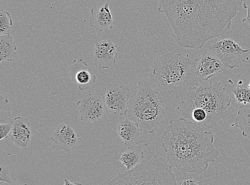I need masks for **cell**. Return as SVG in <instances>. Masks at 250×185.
<instances>
[{"label": "cell", "mask_w": 250, "mask_h": 185, "mask_svg": "<svg viewBox=\"0 0 250 185\" xmlns=\"http://www.w3.org/2000/svg\"><path fill=\"white\" fill-rule=\"evenodd\" d=\"M243 6L247 10V16L242 21V25L246 30L250 32V0H243Z\"/></svg>", "instance_id": "cell-24"}, {"label": "cell", "mask_w": 250, "mask_h": 185, "mask_svg": "<svg viewBox=\"0 0 250 185\" xmlns=\"http://www.w3.org/2000/svg\"><path fill=\"white\" fill-rule=\"evenodd\" d=\"M13 124L11 121L6 123H1L0 124V140H4L10 136Z\"/></svg>", "instance_id": "cell-23"}, {"label": "cell", "mask_w": 250, "mask_h": 185, "mask_svg": "<svg viewBox=\"0 0 250 185\" xmlns=\"http://www.w3.org/2000/svg\"><path fill=\"white\" fill-rule=\"evenodd\" d=\"M172 168L164 158L144 160L134 168L120 173L112 180L108 179L102 184L177 185L176 175Z\"/></svg>", "instance_id": "cell-5"}, {"label": "cell", "mask_w": 250, "mask_h": 185, "mask_svg": "<svg viewBox=\"0 0 250 185\" xmlns=\"http://www.w3.org/2000/svg\"><path fill=\"white\" fill-rule=\"evenodd\" d=\"M141 131L137 123L126 117L120 121L118 125V135L127 147L138 145L143 143Z\"/></svg>", "instance_id": "cell-16"}, {"label": "cell", "mask_w": 250, "mask_h": 185, "mask_svg": "<svg viewBox=\"0 0 250 185\" xmlns=\"http://www.w3.org/2000/svg\"><path fill=\"white\" fill-rule=\"evenodd\" d=\"M208 50L216 55L229 69L241 68L244 63V56L249 50L243 49L241 46L230 38H216Z\"/></svg>", "instance_id": "cell-7"}, {"label": "cell", "mask_w": 250, "mask_h": 185, "mask_svg": "<svg viewBox=\"0 0 250 185\" xmlns=\"http://www.w3.org/2000/svg\"><path fill=\"white\" fill-rule=\"evenodd\" d=\"M11 122L13 128L10 135V141L17 147L26 151L32 135L30 122L27 119L21 117L14 118Z\"/></svg>", "instance_id": "cell-14"}, {"label": "cell", "mask_w": 250, "mask_h": 185, "mask_svg": "<svg viewBox=\"0 0 250 185\" xmlns=\"http://www.w3.org/2000/svg\"><path fill=\"white\" fill-rule=\"evenodd\" d=\"M240 129L244 137L250 139V104H242L238 110L235 123L231 125Z\"/></svg>", "instance_id": "cell-18"}, {"label": "cell", "mask_w": 250, "mask_h": 185, "mask_svg": "<svg viewBox=\"0 0 250 185\" xmlns=\"http://www.w3.org/2000/svg\"><path fill=\"white\" fill-rule=\"evenodd\" d=\"M138 86L137 94L129 101L125 115L137 123L141 131L152 134L164 123L162 97L145 80L139 82Z\"/></svg>", "instance_id": "cell-4"}, {"label": "cell", "mask_w": 250, "mask_h": 185, "mask_svg": "<svg viewBox=\"0 0 250 185\" xmlns=\"http://www.w3.org/2000/svg\"><path fill=\"white\" fill-rule=\"evenodd\" d=\"M243 0H159L179 47L198 50L230 28Z\"/></svg>", "instance_id": "cell-1"}, {"label": "cell", "mask_w": 250, "mask_h": 185, "mask_svg": "<svg viewBox=\"0 0 250 185\" xmlns=\"http://www.w3.org/2000/svg\"><path fill=\"white\" fill-rule=\"evenodd\" d=\"M118 46L111 40L95 43L91 52L93 62L96 68L107 69L115 64L118 57Z\"/></svg>", "instance_id": "cell-10"}, {"label": "cell", "mask_w": 250, "mask_h": 185, "mask_svg": "<svg viewBox=\"0 0 250 185\" xmlns=\"http://www.w3.org/2000/svg\"><path fill=\"white\" fill-rule=\"evenodd\" d=\"M0 168H1V172H0V184L7 183L11 184L10 173L8 167L0 165Z\"/></svg>", "instance_id": "cell-25"}, {"label": "cell", "mask_w": 250, "mask_h": 185, "mask_svg": "<svg viewBox=\"0 0 250 185\" xmlns=\"http://www.w3.org/2000/svg\"><path fill=\"white\" fill-rule=\"evenodd\" d=\"M222 83L203 81L198 86H190L182 97L181 117L208 129L214 128L221 120L228 117L232 100Z\"/></svg>", "instance_id": "cell-3"}, {"label": "cell", "mask_w": 250, "mask_h": 185, "mask_svg": "<svg viewBox=\"0 0 250 185\" xmlns=\"http://www.w3.org/2000/svg\"><path fill=\"white\" fill-rule=\"evenodd\" d=\"M80 120L83 122L95 123L100 120L104 112V98L92 94L86 95L77 102Z\"/></svg>", "instance_id": "cell-11"}, {"label": "cell", "mask_w": 250, "mask_h": 185, "mask_svg": "<svg viewBox=\"0 0 250 185\" xmlns=\"http://www.w3.org/2000/svg\"><path fill=\"white\" fill-rule=\"evenodd\" d=\"M90 26L98 31L111 30L114 25L112 15L109 9V3H98L91 9Z\"/></svg>", "instance_id": "cell-15"}, {"label": "cell", "mask_w": 250, "mask_h": 185, "mask_svg": "<svg viewBox=\"0 0 250 185\" xmlns=\"http://www.w3.org/2000/svg\"><path fill=\"white\" fill-rule=\"evenodd\" d=\"M17 49L15 40L10 34L0 36V60L1 62L12 61Z\"/></svg>", "instance_id": "cell-19"}, {"label": "cell", "mask_w": 250, "mask_h": 185, "mask_svg": "<svg viewBox=\"0 0 250 185\" xmlns=\"http://www.w3.org/2000/svg\"><path fill=\"white\" fill-rule=\"evenodd\" d=\"M53 147L57 151L70 152L78 145L79 142L76 132L69 125L61 123L57 126L51 136Z\"/></svg>", "instance_id": "cell-12"}, {"label": "cell", "mask_w": 250, "mask_h": 185, "mask_svg": "<svg viewBox=\"0 0 250 185\" xmlns=\"http://www.w3.org/2000/svg\"><path fill=\"white\" fill-rule=\"evenodd\" d=\"M13 21L9 13L6 10H0V36L10 34Z\"/></svg>", "instance_id": "cell-21"}, {"label": "cell", "mask_w": 250, "mask_h": 185, "mask_svg": "<svg viewBox=\"0 0 250 185\" xmlns=\"http://www.w3.org/2000/svg\"><path fill=\"white\" fill-rule=\"evenodd\" d=\"M145 159L143 148L138 145L128 147L122 154L120 161L122 165L126 167L127 170H130L141 163Z\"/></svg>", "instance_id": "cell-17"}, {"label": "cell", "mask_w": 250, "mask_h": 185, "mask_svg": "<svg viewBox=\"0 0 250 185\" xmlns=\"http://www.w3.org/2000/svg\"><path fill=\"white\" fill-rule=\"evenodd\" d=\"M224 65L218 58L210 51L205 50L199 58L193 62L195 76L207 81L222 72L224 70Z\"/></svg>", "instance_id": "cell-9"}, {"label": "cell", "mask_w": 250, "mask_h": 185, "mask_svg": "<svg viewBox=\"0 0 250 185\" xmlns=\"http://www.w3.org/2000/svg\"><path fill=\"white\" fill-rule=\"evenodd\" d=\"M130 90L125 85L118 83L109 84L104 100L107 112L109 114L123 116L126 111L129 102Z\"/></svg>", "instance_id": "cell-8"}, {"label": "cell", "mask_w": 250, "mask_h": 185, "mask_svg": "<svg viewBox=\"0 0 250 185\" xmlns=\"http://www.w3.org/2000/svg\"><path fill=\"white\" fill-rule=\"evenodd\" d=\"M180 185H200L203 183L201 181H197L192 177L184 178L179 183Z\"/></svg>", "instance_id": "cell-26"}, {"label": "cell", "mask_w": 250, "mask_h": 185, "mask_svg": "<svg viewBox=\"0 0 250 185\" xmlns=\"http://www.w3.org/2000/svg\"><path fill=\"white\" fill-rule=\"evenodd\" d=\"M191 64L188 54L170 53L157 58L153 62L157 86L164 91L176 89L190 77Z\"/></svg>", "instance_id": "cell-6"}, {"label": "cell", "mask_w": 250, "mask_h": 185, "mask_svg": "<svg viewBox=\"0 0 250 185\" xmlns=\"http://www.w3.org/2000/svg\"><path fill=\"white\" fill-rule=\"evenodd\" d=\"M64 181H65V185H80L81 184L80 183H71L69 181H68L67 180V179H64Z\"/></svg>", "instance_id": "cell-27"}, {"label": "cell", "mask_w": 250, "mask_h": 185, "mask_svg": "<svg viewBox=\"0 0 250 185\" xmlns=\"http://www.w3.org/2000/svg\"><path fill=\"white\" fill-rule=\"evenodd\" d=\"M1 111H0V121L1 123L10 122L11 120V107L7 99L1 96Z\"/></svg>", "instance_id": "cell-22"}, {"label": "cell", "mask_w": 250, "mask_h": 185, "mask_svg": "<svg viewBox=\"0 0 250 185\" xmlns=\"http://www.w3.org/2000/svg\"><path fill=\"white\" fill-rule=\"evenodd\" d=\"M163 138L167 163L184 175L201 174L220 155L213 144V132L205 131L190 120L180 118L170 121Z\"/></svg>", "instance_id": "cell-2"}, {"label": "cell", "mask_w": 250, "mask_h": 185, "mask_svg": "<svg viewBox=\"0 0 250 185\" xmlns=\"http://www.w3.org/2000/svg\"><path fill=\"white\" fill-rule=\"evenodd\" d=\"M237 102L239 104H250V88L248 85L240 81L236 87L232 90Z\"/></svg>", "instance_id": "cell-20"}, {"label": "cell", "mask_w": 250, "mask_h": 185, "mask_svg": "<svg viewBox=\"0 0 250 185\" xmlns=\"http://www.w3.org/2000/svg\"><path fill=\"white\" fill-rule=\"evenodd\" d=\"M69 76L81 91L88 90L96 83L97 77L89 70L88 63L83 59L74 60L69 68Z\"/></svg>", "instance_id": "cell-13"}]
</instances>
